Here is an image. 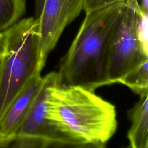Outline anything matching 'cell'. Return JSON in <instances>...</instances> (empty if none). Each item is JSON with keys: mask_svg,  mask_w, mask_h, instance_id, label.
Masks as SVG:
<instances>
[{"mask_svg": "<svg viewBox=\"0 0 148 148\" xmlns=\"http://www.w3.org/2000/svg\"><path fill=\"white\" fill-rule=\"evenodd\" d=\"M43 77H33L12 101L0 120V140L14 137L37 95Z\"/></svg>", "mask_w": 148, "mask_h": 148, "instance_id": "cell-7", "label": "cell"}, {"mask_svg": "<svg viewBox=\"0 0 148 148\" xmlns=\"http://www.w3.org/2000/svg\"><path fill=\"white\" fill-rule=\"evenodd\" d=\"M3 32L6 51L0 60V120L30 80L40 74L47 59L41 47L39 18L20 19Z\"/></svg>", "mask_w": 148, "mask_h": 148, "instance_id": "cell-3", "label": "cell"}, {"mask_svg": "<svg viewBox=\"0 0 148 148\" xmlns=\"http://www.w3.org/2000/svg\"><path fill=\"white\" fill-rule=\"evenodd\" d=\"M131 125L127 133L130 148H147L148 145V95L139 100L128 110Z\"/></svg>", "mask_w": 148, "mask_h": 148, "instance_id": "cell-8", "label": "cell"}, {"mask_svg": "<svg viewBox=\"0 0 148 148\" xmlns=\"http://www.w3.org/2000/svg\"><path fill=\"white\" fill-rule=\"evenodd\" d=\"M118 83L127 86L139 97L148 95V61L126 74Z\"/></svg>", "mask_w": 148, "mask_h": 148, "instance_id": "cell-10", "label": "cell"}, {"mask_svg": "<svg viewBox=\"0 0 148 148\" xmlns=\"http://www.w3.org/2000/svg\"><path fill=\"white\" fill-rule=\"evenodd\" d=\"M47 116L74 144H105L117 127L115 107L78 86H51L46 99Z\"/></svg>", "mask_w": 148, "mask_h": 148, "instance_id": "cell-2", "label": "cell"}, {"mask_svg": "<svg viewBox=\"0 0 148 148\" xmlns=\"http://www.w3.org/2000/svg\"><path fill=\"white\" fill-rule=\"evenodd\" d=\"M127 0H84L83 10L86 14L111 5L125 2Z\"/></svg>", "mask_w": 148, "mask_h": 148, "instance_id": "cell-11", "label": "cell"}, {"mask_svg": "<svg viewBox=\"0 0 148 148\" xmlns=\"http://www.w3.org/2000/svg\"><path fill=\"white\" fill-rule=\"evenodd\" d=\"M26 13V0H0V32L12 27Z\"/></svg>", "mask_w": 148, "mask_h": 148, "instance_id": "cell-9", "label": "cell"}, {"mask_svg": "<svg viewBox=\"0 0 148 148\" xmlns=\"http://www.w3.org/2000/svg\"><path fill=\"white\" fill-rule=\"evenodd\" d=\"M148 61L147 12L127 0L114 27L108 60V85Z\"/></svg>", "mask_w": 148, "mask_h": 148, "instance_id": "cell-4", "label": "cell"}, {"mask_svg": "<svg viewBox=\"0 0 148 148\" xmlns=\"http://www.w3.org/2000/svg\"><path fill=\"white\" fill-rule=\"evenodd\" d=\"M84 0H44L39 20L42 51L47 57L65 28L83 10Z\"/></svg>", "mask_w": 148, "mask_h": 148, "instance_id": "cell-6", "label": "cell"}, {"mask_svg": "<svg viewBox=\"0 0 148 148\" xmlns=\"http://www.w3.org/2000/svg\"><path fill=\"white\" fill-rule=\"evenodd\" d=\"M44 0H35V17L39 18L43 6Z\"/></svg>", "mask_w": 148, "mask_h": 148, "instance_id": "cell-13", "label": "cell"}, {"mask_svg": "<svg viewBox=\"0 0 148 148\" xmlns=\"http://www.w3.org/2000/svg\"><path fill=\"white\" fill-rule=\"evenodd\" d=\"M57 84H58L57 72H51L43 77L40 88L17 136L36 138L51 145H76L58 131L47 116L48 92L51 86Z\"/></svg>", "mask_w": 148, "mask_h": 148, "instance_id": "cell-5", "label": "cell"}, {"mask_svg": "<svg viewBox=\"0 0 148 148\" xmlns=\"http://www.w3.org/2000/svg\"><path fill=\"white\" fill-rule=\"evenodd\" d=\"M125 2L86 14L57 72L58 84L94 91L108 85L109 46L115 24Z\"/></svg>", "mask_w": 148, "mask_h": 148, "instance_id": "cell-1", "label": "cell"}, {"mask_svg": "<svg viewBox=\"0 0 148 148\" xmlns=\"http://www.w3.org/2000/svg\"><path fill=\"white\" fill-rule=\"evenodd\" d=\"M6 51V38L4 32H0V60L5 55Z\"/></svg>", "mask_w": 148, "mask_h": 148, "instance_id": "cell-12", "label": "cell"}, {"mask_svg": "<svg viewBox=\"0 0 148 148\" xmlns=\"http://www.w3.org/2000/svg\"><path fill=\"white\" fill-rule=\"evenodd\" d=\"M148 3H147V0H141V7L146 11L147 12L148 9V6H147Z\"/></svg>", "mask_w": 148, "mask_h": 148, "instance_id": "cell-14", "label": "cell"}]
</instances>
